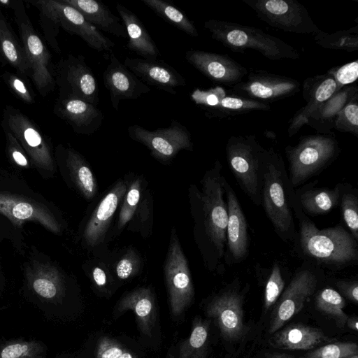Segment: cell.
Here are the masks:
<instances>
[{
	"mask_svg": "<svg viewBox=\"0 0 358 358\" xmlns=\"http://www.w3.org/2000/svg\"><path fill=\"white\" fill-rule=\"evenodd\" d=\"M331 75L340 89L354 83L358 77V61L355 60L340 66H334L327 71Z\"/></svg>",
	"mask_w": 358,
	"mask_h": 358,
	"instance_id": "obj_49",
	"label": "cell"
},
{
	"mask_svg": "<svg viewBox=\"0 0 358 358\" xmlns=\"http://www.w3.org/2000/svg\"><path fill=\"white\" fill-rule=\"evenodd\" d=\"M346 358H358V355H352V356H350V357H348Z\"/></svg>",
	"mask_w": 358,
	"mask_h": 358,
	"instance_id": "obj_56",
	"label": "cell"
},
{
	"mask_svg": "<svg viewBox=\"0 0 358 358\" xmlns=\"http://www.w3.org/2000/svg\"><path fill=\"white\" fill-rule=\"evenodd\" d=\"M312 266L300 268L284 289L273 309L268 332L278 331L298 314L316 290L318 278Z\"/></svg>",
	"mask_w": 358,
	"mask_h": 358,
	"instance_id": "obj_14",
	"label": "cell"
},
{
	"mask_svg": "<svg viewBox=\"0 0 358 358\" xmlns=\"http://www.w3.org/2000/svg\"><path fill=\"white\" fill-rule=\"evenodd\" d=\"M341 90L331 75H317L307 78L302 85V94L307 103L299 109L289 122L288 134L292 136L307 124L310 115L323 103Z\"/></svg>",
	"mask_w": 358,
	"mask_h": 358,
	"instance_id": "obj_22",
	"label": "cell"
},
{
	"mask_svg": "<svg viewBox=\"0 0 358 358\" xmlns=\"http://www.w3.org/2000/svg\"><path fill=\"white\" fill-rule=\"evenodd\" d=\"M345 325L347 327L355 331H357L358 330V322H357V316H352V317H348L345 323Z\"/></svg>",
	"mask_w": 358,
	"mask_h": 358,
	"instance_id": "obj_53",
	"label": "cell"
},
{
	"mask_svg": "<svg viewBox=\"0 0 358 358\" xmlns=\"http://www.w3.org/2000/svg\"><path fill=\"white\" fill-rule=\"evenodd\" d=\"M46 345L36 339L22 338L0 341V358H47Z\"/></svg>",
	"mask_w": 358,
	"mask_h": 358,
	"instance_id": "obj_35",
	"label": "cell"
},
{
	"mask_svg": "<svg viewBox=\"0 0 358 358\" xmlns=\"http://www.w3.org/2000/svg\"><path fill=\"white\" fill-rule=\"evenodd\" d=\"M296 194L282 156L273 148L266 149L262 173L261 204L275 232L284 241L296 237L293 217Z\"/></svg>",
	"mask_w": 358,
	"mask_h": 358,
	"instance_id": "obj_3",
	"label": "cell"
},
{
	"mask_svg": "<svg viewBox=\"0 0 358 358\" xmlns=\"http://www.w3.org/2000/svg\"><path fill=\"white\" fill-rule=\"evenodd\" d=\"M334 127L341 132L358 134V96L350 101L338 113Z\"/></svg>",
	"mask_w": 358,
	"mask_h": 358,
	"instance_id": "obj_45",
	"label": "cell"
},
{
	"mask_svg": "<svg viewBox=\"0 0 358 358\" xmlns=\"http://www.w3.org/2000/svg\"><path fill=\"white\" fill-rule=\"evenodd\" d=\"M127 188V182L120 179L96 206L83 231V237L87 245L93 248L104 241L113 215L122 201Z\"/></svg>",
	"mask_w": 358,
	"mask_h": 358,
	"instance_id": "obj_21",
	"label": "cell"
},
{
	"mask_svg": "<svg viewBox=\"0 0 358 358\" xmlns=\"http://www.w3.org/2000/svg\"><path fill=\"white\" fill-rule=\"evenodd\" d=\"M78 10L84 17L98 29L117 37L127 38L124 24L102 2L95 0H62Z\"/></svg>",
	"mask_w": 358,
	"mask_h": 358,
	"instance_id": "obj_29",
	"label": "cell"
},
{
	"mask_svg": "<svg viewBox=\"0 0 358 358\" xmlns=\"http://www.w3.org/2000/svg\"><path fill=\"white\" fill-rule=\"evenodd\" d=\"M166 358H174V356L172 353H169Z\"/></svg>",
	"mask_w": 358,
	"mask_h": 358,
	"instance_id": "obj_55",
	"label": "cell"
},
{
	"mask_svg": "<svg viewBox=\"0 0 358 358\" xmlns=\"http://www.w3.org/2000/svg\"><path fill=\"white\" fill-rule=\"evenodd\" d=\"M247 76L231 87L234 95L268 103L293 96L301 88L297 80L264 70H252Z\"/></svg>",
	"mask_w": 358,
	"mask_h": 358,
	"instance_id": "obj_15",
	"label": "cell"
},
{
	"mask_svg": "<svg viewBox=\"0 0 358 358\" xmlns=\"http://www.w3.org/2000/svg\"><path fill=\"white\" fill-rule=\"evenodd\" d=\"M189 64L208 79L231 87L243 81L248 69L227 55L198 50L185 52Z\"/></svg>",
	"mask_w": 358,
	"mask_h": 358,
	"instance_id": "obj_17",
	"label": "cell"
},
{
	"mask_svg": "<svg viewBox=\"0 0 358 358\" xmlns=\"http://www.w3.org/2000/svg\"><path fill=\"white\" fill-rule=\"evenodd\" d=\"M345 306L344 297L338 291L331 287L321 289L315 296L316 308L332 319L340 329L345 327L348 317L343 311Z\"/></svg>",
	"mask_w": 358,
	"mask_h": 358,
	"instance_id": "obj_36",
	"label": "cell"
},
{
	"mask_svg": "<svg viewBox=\"0 0 358 358\" xmlns=\"http://www.w3.org/2000/svg\"><path fill=\"white\" fill-rule=\"evenodd\" d=\"M13 12L18 27L20 41L24 49L30 69V79L43 97L52 92L56 86L55 66L44 41L34 27L27 14L24 2L10 0L8 6Z\"/></svg>",
	"mask_w": 358,
	"mask_h": 358,
	"instance_id": "obj_5",
	"label": "cell"
},
{
	"mask_svg": "<svg viewBox=\"0 0 358 358\" xmlns=\"http://www.w3.org/2000/svg\"><path fill=\"white\" fill-rule=\"evenodd\" d=\"M342 218L350 233L358 241V196L355 190H347L343 187L340 198Z\"/></svg>",
	"mask_w": 358,
	"mask_h": 358,
	"instance_id": "obj_41",
	"label": "cell"
},
{
	"mask_svg": "<svg viewBox=\"0 0 358 358\" xmlns=\"http://www.w3.org/2000/svg\"><path fill=\"white\" fill-rule=\"evenodd\" d=\"M1 126L17 139L36 167L48 171L55 169L51 140L22 110L5 106Z\"/></svg>",
	"mask_w": 358,
	"mask_h": 358,
	"instance_id": "obj_8",
	"label": "cell"
},
{
	"mask_svg": "<svg viewBox=\"0 0 358 358\" xmlns=\"http://www.w3.org/2000/svg\"><path fill=\"white\" fill-rule=\"evenodd\" d=\"M209 322L196 319L190 336L180 345L179 358H206Z\"/></svg>",
	"mask_w": 358,
	"mask_h": 358,
	"instance_id": "obj_37",
	"label": "cell"
},
{
	"mask_svg": "<svg viewBox=\"0 0 358 358\" xmlns=\"http://www.w3.org/2000/svg\"><path fill=\"white\" fill-rule=\"evenodd\" d=\"M314 40L326 49L355 52L358 50V27L331 34L320 30L315 34Z\"/></svg>",
	"mask_w": 358,
	"mask_h": 358,
	"instance_id": "obj_39",
	"label": "cell"
},
{
	"mask_svg": "<svg viewBox=\"0 0 358 358\" xmlns=\"http://www.w3.org/2000/svg\"><path fill=\"white\" fill-rule=\"evenodd\" d=\"M1 79L14 96L26 104H34L35 94L30 87L28 80L17 73L5 71L1 75Z\"/></svg>",
	"mask_w": 358,
	"mask_h": 358,
	"instance_id": "obj_46",
	"label": "cell"
},
{
	"mask_svg": "<svg viewBox=\"0 0 358 358\" xmlns=\"http://www.w3.org/2000/svg\"><path fill=\"white\" fill-rule=\"evenodd\" d=\"M269 109L268 103L234 94L228 95L222 88L217 104L205 115L209 117H227Z\"/></svg>",
	"mask_w": 358,
	"mask_h": 358,
	"instance_id": "obj_34",
	"label": "cell"
},
{
	"mask_svg": "<svg viewBox=\"0 0 358 358\" xmlns=\"http://www.w3.org/2000/svg\"><path fill=\"white\" fill-rule=\"evenodd\" d=\"M95 358H138L116 341L108 336L101 337L96 345Z\"/></svg>",
	"mask_w": 358,
	"mask_h": 358,
	"instance_id": "obj_48",
	"label": "cell"
},
{
	"mask_svg": "<svg viewBox=\"0 0 358 358\" xmlns=\"http://www.w3.org/2000/svg\"><path fill=\"white\" fill-rule=\"evenodd\" d=\"M42 8L55 24L72 35L80 37L88 46L99 52H109L115 43L89 22L76 8L62 0L31 1Z\"/></svg>",
	"mask_w": 358,
	"mask_h": 358,
	"instance_id": "obj_13",
	"label": "cell"
},
{
	"mask_svg": "<svg viewBox=\"0 0 358 358\" xmlns=\"http://www.w3.org/2000/svg\"><path fill=\"white\" fill-rule=\"evenodd\" d=\"M222 164L216 160L201 180V190L195 193L196 222L206 264L213 271L224 258L227 245V205L224 199Z\"/></svg>",
	"mask_w": 358,
	"mask_h": 358,
	"instance_id": "obj_1",
	"label": "cell"
},
{
	"mask_svg": "<svg viewBox=\"0 0 358 358\" xmlns=\"http://www.w3.org/2000/svg\"><path fill=\"white\" fill-rule=\"evenodd\" d=\"M141 263V259L137 252L132 248L127 249L115 266V274L120 280H127L138 273Z\"/></svg>",
	"mask_w": 358,
	"mask_h": 358,
	"instance_id": "obj_47",
	"label": "cell"
},
{
	"mask_svg": "<svg viewBox=\"0 0 358 358\" xmlns=\"http://www.w3.org/2000/svg\"><path fill=\"white\" fill-rule=\"evenodd\" d=\"M164 278L173 316L180 315L192 303L194 289L187 260L174 229L164 266Z\"/></svg>",
	"mask_w": 358,
	"mask_h": 358,
	"instance_id": "obj_10",
	"label": "cell"
},
{
	"mask_svg": "<svg viewBox=\"0 0 358 358\" xmlns=\"http://www.w3.org/2000/svg\"><path fill=\"white\" fill-rule=\"evenodd\" d=\"M116 9L127 34V48L143 59L156 60L160 52L143 22L124 5L116 3Z\"/></svg>",
	"mask_w": 358,
	"mask_h": 358,
	"instance_id": "obj_27",
	"label": "cell"
},
{
	"mask_svg": "<svg viewBox=\"0 0 358 358\" xmlns=\"http://www.w3.org/2000/svg\"><path fill=\"white\" fill-rule=\"evenodd\" d=\"M283 268L280 262H273L264 294V308L266 310H270L276 303L284 291L285 280Z\"/></svg>",
	"mask_w": 358,
	"mask_h": 358,
	"instance_id": "obj_42",
	"label": "cell"
},
{
	"mask_svg": "<svg viewBox=\"0 0 358 358\" xmlns=\"http://www.w3.org/2000/svg\"><path fill=\"white\" fill-rule=\"evenodd\" d=\"M267 358H294V357L287 354H277L271 355Z\"/></svg>",
	"mask_w": 358,
	"mask_h": 358,
	"instance_id": "obj_54",
	"label": "cell"
},
{
	"mask_svg": "<svg viewBox=\"0 0 358 358\" xmlns=\"http://www.w3.org/2000/svg\"><path fill=\"white\" fill-rule=\"evenodd\" d=\"M20 41L0 7V62L10 65L26 80L30 78V69Z\"/></svg>",
	"mask_w": 358,
	"mask_h": 358,
	"instance_id": "obj_30",
	"label": "cell"
},
{
	"mask_svg": "<svg viewBox=\"0 0 358 358\" xmlns=\"http://www.w3.org/2000/svg\"><path fill=\"white\" fill-rule=\"evenodd\" d=\"M293 211L299 220V249L303 257L320 266L334 270L357 262V241L343 226L337 224L319 229L301 210L297 201Z\"/></svg>",
	"mask_w": 358,
	"mask_h": 358,
	"instance_id": "obj_2",
	"label": "cell"
},
{
	"mask_svg": "<svg viewBox=\"0 0 358 358\" xmlns=\"http://www.w3.org/2000/svg\"><path fill=\"white\" fill-rule=\"evenodd\" d=\"M91 278L96 287L103 288L106 286L108 280V273L106 268L100 264L92 267Z\"/></svg>",
	"mask_w": 358,
	"mask_h": 358,
	"instance_id": "obj_52",
	"label": "cell"
},
{
	"mask_svg": "<svg viewBox=\"0 0 358 358\" xmlns=\"http://www.w3.org/2000/svg\"><path fill=\"white\" fill-rule=\"evenodd\" d=\"M53 113L69 124L78 134L92 135L98 131L103 120L101 110L84 100L58 96Z\"/></svg>",
	"mask_w": 358,
	"mask_h": 358,
	"instance_id": "obj_20",
	"label": "cell"
},
{
	"mask_svg": "<svg viewBox=\"0 0 358 358\" xmlns=\"http://www.w3.org/2000/svg\"><path fill=\"white\" fill-rule=\"evenodd\" d=\"M206 313L224 340L236 342L245 336L248 330L243 322V298L235 289H227L213 297Z\"/></svg>",
	"mask_w": 358,
	"mask_h": 358,
	"instance_id": "obj_16",
	"label": "cell"
},
{
	"mask_svg": "<svg viewBox=\"0 0 358 358\" xmlns=\"http://www.w3.org/2000/svg\"><path fill=\"white\" fill-rule=\"evenodd\" d=\"M157 15L187 34L196 37L198 31L193 22L181 10L164 0H141Z\"/></svg>",
	"mask_w": 358,
	"mask_h": 358,
	"instance_id": "obj_38",
	"label": "cell"
},
{
	"mask_svg": "<svg viewBox=\"0 0 358 358\" xmlns=\"http://www.w3.org/2000/svg\"><path fill=\"white\" fill-rule=\"evenodd\" d=\"M270 345L287 350H310L337 341L319 328L302 323H292L273 334Z\"/></svg>",
	"mask_w": 358,
	"mask_h": 358,
	"instance_id": "obj_25",
	"label": "cell"
},
{
	"mask_svg": "<svg viewBox=\"0 0 358 358\" xmlns=\"http://www.w3.org/2000/svg\"><path fill=\"white\" fill-rule=\"evenodd\" d=\"M29 288L34 303L45 317L52 316L55 308L61 305L66 296L63 280L54 268H37L29 277Z\"/></svg>",
	"mask_w": 358,
	"mask_h": 358,
	"instance_id": "obj_23",
	"label": "cell"
},
{
	"mask_svg": "<svg viewBox=\"0 0 358 358\" xmlns=\"http://www.w3.org/2000/svg\"><path fill=\"white\" fill-rule=\"evenodd\" d=\"M358 96L357 87L339 90L329 99L320 105L309 117V124L320 134H329L334 128L335 119L343 108L352 99Z\"/></svg>",
	"mask_w": 358,
	"mask_h": 358,
	"instance_id": "obj_32",
	"label": "cell"
},
{
	"mask_svg": "<svg viewBox=\"0 0 358 358\" xmlns=\"http://www.w3.org/2000/svg\"><path fill=\"white\" fill-rule=\"evenodd\" d=\"M343 187L338 184L333 189L309 188L299 194L295 192L296 201L305 214H325L339 204Z\"/></svg>",
	"mask_w": 358,
	"mask_h": 358,
	"instance_id": "obj_33",
	"label": "cell"
},
{
	"mask_svg": "<svg viewBox=\"0 0 358 358\" xmlns=\"http://www.w3.org/2000/svg\"><path fill=\"white\" fill-rule=\"evenodd\" d=\"M63 159L78 190L87 200L92 199L98 191L96 180L85 159L78 151L69 146L59 145L56 150Z\"/></svg>",
	"mask_w": 358,
	"mask_h": 358,
	"instance_id": "obj_28",
	"label": "cell"
},
{
	"mask_svg": "<svg viewBox=\"0 0 358 358\" xmlns=\"http://www.w3.org/2000/svg\"><path fill=\"white\" fill-rule=\"evenodd\" d=\"M289 179L294 189L329 165L340 149L334 136L326 134L303 136L294 146L285 148Z\"/></svg>",
	"mask_w": 358,
	"mask_h": 358,
	"instance_id": "obj_6",
	"label": "cell"
},
{
	"mask_svg": "<svg viewBox=\"0 0 358 358\" xmlns=\"http://www.w3.org/2000/svg\"><path fill=\"white\" fill-rule=\"evenodd\" d=\"M355 355H358L356 343L336 341L310 350L299 358H346Z\"/></svg>",
	"mask_w": 358,
	"mask_h": 358,
	"instance_id": "obj_43",
	"label": "cell"
},
{
	"mask_svg": "<svg viewBox=\"0 0 358 358\" xmlns=\"http://www.w3.org/2000/svg\"><path fill=\"white\" fill-rule=\"evenodd\" d=\"M203 26L213 39L233 51L251 49L271 60L300 57L292 45L255 27L217 20L206 21Z\"/></svg>",
	"mask_w": 358,
	"mask_h": 358,
	"instance_id": "obj_4",
	"label": "cell"
},
{
	"mask_svg": "<svg viewBox=\"0 0 358 358\" xmlns=\"http://www.w3.org/2000/svg\"><path fill=\"white\" fill-rule=\"evenodd\" d=\"M336 285L343 296L350 301L358 303V282L357 280H340Z\"/></svg>",
	"mask_w": 358,
	"mask_h": 358,
	"instance_id": "obj_51",
	"label": "cell"
},
{
	"mask_svg": "<svg viewBox=\"0 0 358 358\" xmlns=\"http://www.w3.org/2000/svg\"><path fill=\"white\" fill-rule=\"evenodd\" d=\"M103 84L110 94L112 106L118 110L125 99H136L149 92L150 87L111 54L110 62L103 73Z\"/></svg>",
	"mask_w": 358,
	"mask_h": 358,
	"instance_id": "obj_19",
	"label": "cell"
},
{
	"mask_svg": "<svg viewBox=\"0 0 358 358\" xmlns=\"http://www.w3.org/2000/svg\"><path fill=\"white\" fill-rule=\"evenodd\" d=\"M143 179L135 177L129 182H127V188L121 202L118 220L117 229L121 231L132 219L143 196Z\"/></svg>",
	"mask_w": 358,
	"mask_h": 358,
	"instance_id": "obj_40",
	"label": "cell"
},
{
	"mask_svg": "<svg viewBox=\"0 0 358 358\" xmlns=\"http://www.w3.org/2000/svg\"><path fill=\"white\" fill-rule=\"evenodd\" d=\"M127 310L136 314L141 331L151 336L155 319V299L151 290L141 287L125 295L118 303L117 310L122 313Z\"/></svg>",
	"mask_w": 358,
	"mask_h": 358,
	"instance_id": "obj_31",
	"label": "cell"
},
{
	"mask_svg": "<svg viewBox=\"0 0 358 358\" xmlns=\"http://www.w3.org/2000/svg\"><path fill=\"white\" fill-rule=\"evenodd\" d=\"M258 18L272 27L301 34H316L320 29L306 8L294 0H241Z\"/></svg>",
	"mask_w": 358,
	"mask_h": 358,
	"instance_id": "obj_9",
	"label": "cell"
},
{
	"mask_svg": "<svg viewBox=\"0 0 358 358\" xmlns=\"http://www.w3.org/2000/svg\"><path fill=\"white\" fill-rule=\"evenodd\" d=\"M6 137V150L10 160L21 167H28L29 160L27 153L17 141L8 131H3Z\"/></svg>",
	"mask_w": 358,
	"mask_h": 358,
	"instance_id": "obj_50",
	"label": "cell"
},
{
	"mask_svg": "<svg viewBox=\"0 0 358 358\" xmlns=\"http://www.w3.org/2000/svg\"><path fill=\"white\" fill-rule=\"evenodd\" d=\"M223 185L227 196L228 220L227 225V255L228 264L243 261L248 254V224L236 194L224 177Z\"/></svg>",
	"mask_w": 358,
	"mask_h": 358,
	"instance_id": "obj_18",
	"label": "cell"
},
{
	"mask_svg": "<svg viewBox=\"0 0 358 358\" xmlns=\"http://www.w3.org/2000/svg\"><path fill=\"white\" fill-rule=\"evenodd\" d=\"M123 64L148 84L170 94H176L175 88L186 85L184 77L163 61L126 57Z\"/></svg>",
	"mask_w": 358,
	"mask_h": 358,
	"instance_id": "obj_24",
	"label": "cell"
},
{
	"mask_svg": "<svg viewBox=\"0 0 358 358\" xmlns=\"http://www.w3.org/2000/svg\"><path fill=\"white\" fill-rule=\"evenodd\" d=\"M127 131L132 140L144 145L153 157L162 162L171 161L182 150H193L189 131L176 120L166 128L150 131L134 124L128 127Z\"/></svg>",
	"mask_w": 358,
	"mask_h": 358,
	"instance_id": "obj_12",
	"label": "cell"
},
{
	"mask_svg": "<svg viewBox=\"0 0 358 358\" xmlns=\"http://www.w3.org/2000/svg\"><path fill=\"white\" fill-rule=\"evenodd\" d=\"M0 213L17 224L35 221L54 233L61 231L59 224L48 209L27 199L0 192Z\"/></svg>",
	"mask_w": 358,
	"mask_h": 358,
	"instance_id": "obj_26",
	"label": "cell"
},
{
	"mask_svg": "<svg viewBox=\"0 0 358 358\" xmlns=\"http://www.w3.org/2000/svg\"><path fill=\"white\" fill-rule=\"evenodd\" d=\"M152 225V199L148 193L142 196L138 206L132 219L129 222V229L138 231L144 237L151 232Z\"/></svg>",
	"mask_w": 358,
	"mask_h": 358,
	"instance_id": "obj_44",
	"label": "cell"
},
{
	"mask_svg": "<svg viewBox=\"0 0 358 358\" xmlns=\"http://www.w3.org/2000/svg\"><path fill=\"white\" fill-rule=\"evenodd\" d=\"M55 84L59 96L79 99L94 106L99 102V90L93 71L83 55H68L55 65Z\"/></svg>",
	"mask_w": 358,
	"mask_h": 358,
	"instance_id": "obj_11",
	"label": "cell"
},
{
	"mask_svg": "<svg viewBox=\"0 0 358 358\" xmlns=\"http://www.w3.org/2000/svg\"><path fill=\"white\" fill-rule=\"evenodd\" d=\"M266 149L255 135L231 136L227 143V160L239 186L257 206L261 205L264 159Z\"/></svg>",
	"mask_w": 358,
	"mask_h": 358,
	"instance_id": "obj_7",
	"label": "cell"
}]
</instances>
